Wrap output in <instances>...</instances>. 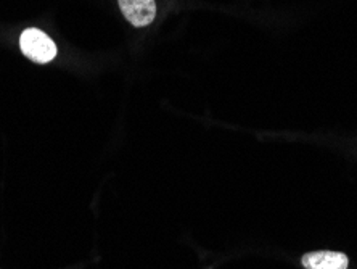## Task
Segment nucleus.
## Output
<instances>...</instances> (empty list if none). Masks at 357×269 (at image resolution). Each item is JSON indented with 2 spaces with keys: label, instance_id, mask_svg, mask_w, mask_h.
<instances>
[{
  "label": "nucleus",
  "instance_id": "nucleus-3",
  "mask_svg": "<svg viewBox=\"0 0 357 269\" xmlns=\"http://www.w3.org/2000/svg\"><path fill=\"white\" fill-rule=\"evenodd\" d=\"M303 266L306 269H348L349 260L340 252H312L303 256Z\"/></svg>",
  "mask_w": 357,
  "mask_h": 269
},
{
  "label": "nucleus",
  "instance_id": "nucleus-1",
  "mask_svg": "<svg viewBox=\"0 0 357 269\" xmlns=\"http://www.w3.org/2000/svg\"><path fill=\"white\" fill-rule=\"evenodd\" d=\"M21 52L36 63H49L56 57V45L39 29H26L20 38Z\"/></svg>",
  "mask_w": 357,
  "mask_h": 269
},
{
  "label": "nucleus",
  "instance_id": "nucleus-2",
  "mask_svg": "<svg viewBox=\"0 0 357 269\" xmlns=\"http://www.w3.org/2000/svg\"><path fill=\"white\" fill-rule=\"evenodd\" d=\"M124 18L135 28H144L156 18L155 0H118Z\"/></svg>",
  "mask_w": 357,
  "mask_h": 269
}]
</instances>
